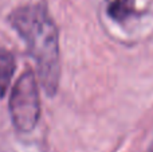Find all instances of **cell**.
Returning <instances> with one entry per match:
<instances>
[{
    "mask_svg": "<svg viewBox=\"0 0 153 152\" xmlns=\"http://www.w3.org/2000/svg\"><path fill=\"white\" fill-rule=\"evenodd\" d=\"M10 115L19 132H31L40 117L38 81L32 70H26L13 85L10 96Z\"/></svg>",
    "mask_w": 153,
    "mask_h": 152,
    "instance_id": "cell-2",
    "label": "cell"
},
{
    "mask_svg": "<svg viewBox=\"0 0 153 152\" xmlns=\"http://www.w3.org/2000/svg\"><path fill=\"white\" fill-rule=\"evenodd\" d=\"M134 12V0H113L108 7V13L114 20H125Z\"/></svg>",
    "mask_w": 153,
    "mask_h": 152,
    "instance_id": "cell-4",
    "label": "cell"
},
{
    "mask_svg": "<svg viewBox=\"0 0 153 152\" xmlns=\"http://www.w3.org/2000/svg\"><path fill=\"white\" fill-rule=\"evenodd\" d=\"M10 26L24 40L38 67L39 81L46 94L53 97L61 78L59 34L45 3H32L15 8L8 15Z\"/></svg>",
    "mask_w": 153,
    "mask_h": 152,
    "instance_id": "cell-1",
    "label": "cell"
},
{
    "mask_svg": "<svg viewBox=\"0 0 153 152\" xmlns=\"http://www.w3.org/2000/svg\"><path fill=\"white\" fill-rule=\"evenodd\" d=\"M15 67L16 62L12 53L5 48H0V100L7 94Z\"/></svg>",
    "mask_w": 153,
    "mask_h": 152,
    "instance_id": "cell-3",
    "label": "cell"
}]
</instances>
